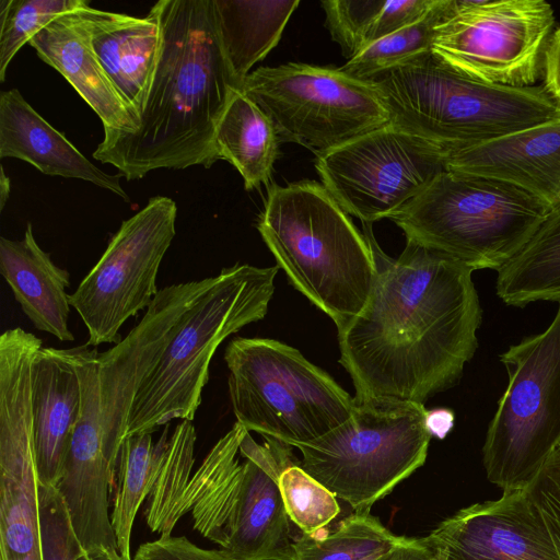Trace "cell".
<instances>
[{"label": "cell", "instance_id": "6da1fadb", "mask_svg": "<svg viewBox=\"0 0 560 560\" xmlns=\"http://www.w3.org/2000/svg\"><path fill=\"white\" fill-rule=\"evenodd\" d=\"M363 234L376 277L363 310L338 331L339 362L355 401L423 404L454 386L478 348L482 310L474 270L406 240L397 258L378 246L371 223Z\"/></svg>", "mask_w": 560, "mask_h": 560}, {"label": "cell", "instance_id": "7a4b0ae2", "mask_svg": "<svg viewBox=\"0 0 560 560\" xmlns=\"http://www.w3.org/2000/svg\"><path fill=\"white\" fill-rule=\"evenodd\" d=\"M155 71L133 130L104 135L93 158L127 180L160 168L211 167L217 125L238 89L224 55L213 0H160Z\"/></svg>", "mask_w": 560, "mask_h": 560}, {"label": "cell", "instance_id": "3957f363", "mask_svg": "<svg viewBox=\"0 0 560 560\" xmlns=\"http://www.w3.org/2000/svg\"><path fill=\"white\" fill-rule=\"evenodd\" d=\"M257 229L289 282L337 331L363 310L376 277L373 253L323 184L270 186Z\"/></svg>", "mask_w": 560, "mask_h": 560}, {"label": "cell", "instance_id": "277c9868", "mask_svg": "<svg viewBox=\"0 0 560 560\" xmlns=\"http://www.w3.org/2000/svg\"><path fill=\"white\" fill-rule=\"evenodd\" d=\"M389 122L439 144L468 147L560 118L541 85L510 86L470 78L432 49L365 79Z\"/></svg>", "mask_w": 560, "mask_h": 560}, {"label": "cell", "instance_id": "5b68a950", "mask_svg": "<svg viewBox=\"0 0 560 560\" xmlns=\"http://www.w3.org/2000/svg\"><path fill=\"white\" fill-rule=\"evenodd\" d=\"M278 270V266L235 264L214 276L213 283L182 315L142 381L125 436L152 434L175 419L194 420L217 348L266 316Z\"/></svg>", "mask_w": 560, "mask_h": 560}, {"label": "cell", "instance_id": "8992f818", "mask_svg": "<svg viewBox=\"0 0 560 560\" xmlns=\"http://www.w3.org/2000/svg\"><path fill=\"white\" fill-rule=\"evenodd\" d=\"M550 211L548 202L513 184L445 171L389 220L406 240L474 271H498L530 240Z\"/></svg>", "mask_w": 560, "mask_h": 560}, {"label": "cell", "instance_id": "52a82bcc", "mask_svg": "<svg viewBox=\"0 0 560 560\" xmlns=\"http://www.w3.org/2000/svg\"><path fill=\"white\" fill-rule=\"evenodd\" d=\"M236 422L292 447L346 422L355 399L295 348L269 338L232 339L224 352Z\"/></svg>", "mask_w": 560, "mask_h": 560}, {"label": "cell", "instance_id": "ba28073f", "mask_svg": "<svg viewBox=\"0 0 560 560\" xmlns=\"http://www.w3.org/2000/svg\"><path fill=\"white\" fill-rule=\"evenodd\" d=\"M423 404L393 399L355 401L352 416L296 448L302 468L354 512H370L427 459L431 434Z\"/></svg>", "mask_w": 560, "mask_h": 560}, {"label": "cell", "instance_id": "9c48e42d", "mask_svg": "<svg viewBox=\"0 0 560 560\" xmlns=\"http://www.w3.org/2000/svg\"><path fill=\"white\" fill-rule=\"evenodd\" d=\"M509 375L482 446L487 479L526 490L560 445V301L551 324L500 354Z\"/></svg>", "mask_w": 560, "mask_h": 560}, {"label": "cell", "instance_id": "30bf717a", "mask_svg": "<svg viewBox=\"0 0 560 560\" xmlns=\"http://www.w3.org/2000/svg\"><path fill=\"white\" fill-rule=\"evenodd\" d=\"M238 90L268 115L281 141L316 156L390 121L374 83L340 68L303 62L259 67Z\"/></svg>", "mask_w": 560, "mask_h": 560}, {"label": "cell", "instance_id": "8fae6325", "mask_svg": "<svg viewBox=\"0 0 560 560\" xmlns=\"http://www.w3.org/2000/svg\"><path fill=\"white\" fill-rule=\"evenodd\" d=\"M324 187L362 223L389 219L446 170L436 143L392 122L316 158Z\"/></svg>", "mask_w": 560, "mask_h": 560}, {"label": "cell", "instance_id": "7c38bea8", "mask_svg": "<svg viewBox=\"0 0 560 560\" xmlns=\"http://www.w3.org/2000/svg\"><path fill=\"white\" fill-rule=\"evenodd\" d=\"M432 50L459 72L488 83L534 86L555 13L544 0H455Z\"/></svg>", "mask_w": 560, "mask_h": 560}, {"label": "cell", "instance_id": "4fadbf2b", "mask_svg": "<svg viewBox=\"0 0 560 560\" xmlns=\"http://www.w3.org/2000/svg\"><path fill=\"white\" fill-rule=\"evenodd\" d=\"M176 214L173 199L152 197L121 223L98 261L69 295L88 329L89 347L119 343L121 326L156 296L160 265L176 234Z\"/></svg>", "mask_w": 560, "mask_h": 560}, {"label": "cell", "instance_id": "5bb4252c", "mask_svg": "<svg viewBox=\"0 0 560 560\" xmlns=\"http://www.w3.org/2000/svg\"><path fill=\"white\" fill-rule=\"evenodd\" d=\"M32 415V364L0 365V560H44Z\"/></svg>", "mask_w": 560, "mask_h": 560}, {"label": "cell", "instance_id": "9a60e30c", "mask_svg": "<svg viewBox=\"0 0 560 560\" xmlns=\"http://www.w3.org/2000/svg\"><path fill=\"white\" fill-rule=\"evenodd\" d=\"M258 444L246 432L236 476L223 491L224 525L217 544L235 560H294V538L278 479L292 446L273 438Z\"/></svg>", "mask_w": 560, "mask_h": 560}, {"label": "cell", "instance_id": "2e32d148", "mask_svg": "<svg viewBox=\"0 0 560 560\" xmlns=\"http://www.w3.org/2000/svg\"><path fill=\"white\" fill-rule=\"evenodd\" d=\"M447 560H560L539 509L526 490L471 504L427 536Z\"/></svg>", "mask_w": 560, "mask_h": 560}, {"label": "cell", "instance_id": "e0dca14e", "mask_svg": "<svg viewBox=\"0 0 560 560\" xmlns=\"http://www.w3.org/2000/svg\"><path fill=\"white\" fill-rule=\"evenodd\" d=\"M444 152L447 171L513 184L551 207L560 191V118Z\"/></svg>", "mask_w": 560, "mask_h": 560}, {"label": "cell", "instance_id": "ac0fdd59", "mask_svg": "<svg viewBox=\"0 0 560 560\" xmlns=\"http://www.w3.org/2000/svg\"><path fill=\"white\" fill-rule=\"evenodd\" d=\"M81 13L101 66L137 126L161 49V28L150 10L144 18L102 11L85 1Z\"/></svg>", "mask_w": 560, "mask_h": 560}, {"label": "cell", "instance_id": "d6986e66", "mask_svg": "<svg viewBox=\"0 0 560 560\" xmlns=\"http://www.w3.org/2000/svg\"><path fill=\"white\" fill-rule=\"evenodd\" d=\"M81 409L78 375L62 349L42 347L32 365L34 451L39 485L56 487Z\"/></svg>", "mask_w": 560, "mask_h": 560}, {"label": "cell", "instance_id": "ffe728a7", "mask_svg": "<svg viewBox=\"0 0 560 560\" xmlns=\"http://www.w3.org/2000/svg\"><path fill=\"white\" fill-rule=\"evenodd\" d=\"M81 7L57 18L33 36L28 44L100 117L104 135L131 131L136 128L135 119L93 50Z\"/></svg>", "mask_w": 560, "mask_h": 560}, {"label": "cell", "instance_id": "44dd1931", "mask_svg": "<svg viewBox=\"0 0 560 560\" xmlns=\"http://www.w3.org/2000/svg\"><path fill=\"white\" fill-rule=\"evenodd\" d=\"M0 158L20 159L45 175L83 179L129 199L119 174H107L88 160L16 89L0 93Z\"/></svg>", "mask_w": 560, "mask_h": 560}, {"label": "cell", "instance_id": "7402d4cb", "mask_svg": "<svg viewBox=\"0 0 560 560\" xmlns=\"http://www.w3.org/2000/svg\"><path fill=\"white\" fill-rule=\"evenodd\" d=\"M0 272L36 329L60 341L74 340L68 325L70 273L39 247L31 223L22 240L0 238Z\"/></svg>", "mask_w": 560, "mask_h": 560}, {"label": "cell", "instance_id": "603a6c76", "mask_svg": "<svg viewBox=\"0 0 560 560\" xmlns=\"http://www.w3.org/2000/svg\"><path fill=\"white\" fill-rule=\"evenodd\" d=\"M299 4V0H213L221 45L238 85L277 46Z\"/></svg>", "mask_w": 560, "mask_h": 560}, {"label": "cell", "instance_id": "cb8c5ba5", "mask_svg": "<svg viewBox=\"0 0 560 560\" xmlns=\"http://www.w3.org/2000/svg\"><path fill=\"white\" fill-rule=\"evenodd\" d=\"M279 135L268 115L238 89L234 91L214 132L219 160L241 174L246 190L268 184L279 153Z\"/></svg>", "mask_w": 560, "mask_h": 560}, {"label": "cell", "instance_id": "d4e9b609", "mask_svg": "<svg viewBox=\"0 0 560 560\" xmlns=\"http://www.w3.org/2000/svg\"><path fill=\"white\" fill-rule=\"evenodd\" d=\"M497 272L495 292L508 305L560 301V206L551 208L530 240Z\"/></svg>", "mask_w": 560, "mask_h": 560}, {"label": "cell", "instance_id": "484cf974", "mask_svg": "<svg viewBox=\"0 0 560 560\" xmlns=\"http://www.w3.org/2000/svg\"><path fill=\"white\" fill-rule=\"evenodd\" d=\"M438 0H325L320 5L331 38L352 59L377 40L425 15Z\"/></svg>", "mask_w": 560, "mask_h": 560}, {"label": "cell", "instance_id": "4316f807", "mask_svg": "<svg viewBox=\"0 0 560 560\" xmlns=\"http://www.w3.org/2000/svg\"><path fill=\"white\" fill-rule=\"evenodd\" d=\"M163 435L153 444L151 433L125 436L117 464V488L112 525L119 553L131 558V532L138 510L149 497L159 469Z\"/></svg>", "mask_w": 560, "mask_h": 560}, {"label": "cell", "instance_id": "83f0119b", "mask_svg": "<svg viewBox=\"0 0 560 560\" xmlns=\"http://www.w3.org/2000/svg\"><path fill=\"white\" fill-rule=\"evenodd\" d=\"M404 539L370 512H354L331 532L294 538V560H377Z\"/></svg>", "mask_w": 560, "mask_h": 560}, {"label": "cell", "instance_id": "f1b7e54d", "mask_svg": "<svg viewBox=\"0 0 560 560\" xmlns=\"http://www.w3.org/2000/svg\"><path fill=\"white\" fill-rule=\"evenodd\" d=\"M455 11V0H438L420 20L372 44L340 69L365 80L415 55L432 49L436 28Z\"/></svg>", "mask_w": 560, "mask_h": 560}, {"label": "cell", "instance_id": "f546056e", "mask_svg": "<svg viewBox=\"0 0 560 560\" xmlns=\"http://www.w3.org/2000/svg\"><path fill=\"white\" fill-rule=\"evenodd\" d=\"M278 483L287 514L301 534H324L340 513L337 497L306 472L296 458L281 470Z\"/></svg>", "mask_w": 560, "mask_h": 560}, {"label": "cell", "instance_id": "4dcf8cb0", "mask_svg": "<svg viewBox=\"0 0 560 560\" xmlns=\"http://www.w3.org/2000/svg\"><path fill=\"white\" fill-rule=\"evenodd\" d=\"M85 0H1L0 81L23 45L57 18L72 12Z\"/></svg>", "mask_w": 560, "mask_h": 560}, {"label": "cell", "instance_id": "1f68e13d", "mask_svg": "<svg viewBox=\"0 0 560 560\" xmlns=\"http://www.w3.org/2000/svg\"><path fill=\"white\" fill-rule=\"evenodd\" d=\"M38 505L44 560H91L58 489L38 485Z\"/></svg>", "mask_w": 560, "mask_h": 560}, {"label": "cell", "instance_id": "d6a6232c", "mask_svg": "<svg viewBox=\"0 0 560 560\" xmlns=\"http://www.w3.org/2000/svg\"><path fill=\"white\" fill-rule=\"evenodd\" d=\"M526 491L546 521L560 556V445Z\"/></svg>", "mask_w": 560, "mask_h": 560}, {"label": "cell", "instance_id": "836d02e7", "mask_svg": "<svg viewBox=\"0 0 560 560\" xmlns=\"http://www.w3.org/2000/svg\"><path fill=\"white\" fill-rule=\"evenodd\" d=\"M132 560H235L222 549H205L185 536L162 535L140 545Z\"/></svg>", "mask_w": 560, "mask_h": 560}, {"label": "cell", "instance_id": "e575fe53", "mask_svg": "<svg viewBox=\"0 0 560 560\" xmlns=\"http://www.w3.org/2000/svg\"><path fill=\"white\" fill-rule=\"evenodd\" d=\"M542 89L560 109V26L550 36L544 55Z\"/></svg>", "mask_w": 560, "mask_h": 560}, {"label": "cell", "instance_id": "d590c367", "mask_svg": "<svg viewBox=\"0 0 560 560\" xmlns=\"http://www.w3.org/2000/svg\"><path fill=\"white\" fill-rule=\"evenodd\" d=\"M441 549L434 546L429 538L405 537L393 550L377 560H440Z\"/></svg>", "mask_w": 560, "mask_h": 560}, {"label": "cell", "instance_id": "8d00e7d4", "mask_svg": "<svg viewBox=\"0 0 560 560\" xmlns=\"http://www.w3.org/2000/svg\"><path fill=\"white\" fill-rule=\"evenodd\" d=\"M455 415L448 408L427 410L425 427L431 436L444 439L454 427Z\"/></svg>", "mask_w": 560, "mask_h": 560}, {"label": "cell", "instance_id": "74e56055", "mask_svg": "<svg viewBox=\"0 0 560 560\" xmlns=\"http://www.w3.org/2000/svg\"><path fill=\"white\" fill-rule=\"evenodd\" d=\"M90 553L91 560H132L122 557L118 550L98 548Z\"/></svg>", "mask_w": 560, "mask_h": 560}, {"label": "cell", "instance_id": "f35d334b", "mask_svg": "<svg viewBox=\"0 0 560 560\" xmlns=\"http://www.w3.org/2000/svg\"><path fill=\"white\" fill-rule=\"evenodd\" d=\"M10 178L5 175L3 167L0 174V209L3 210L10 195Z\"/></svg>", "mask_w": 560, "mask_h": 560}, {"label": "cell", "instance_id": "ab89813d", "mask_svg": "<svg viewBox=\"0 0 560 560\" xmlns=\"http://www.w3.org/2000/svg\"><path fill=\"white\" fill-rule=\"evenodd\" d=\"M557 206H560V191L558 192L557 198L551 208L557 207Z\"/></svg>", "mask_w": 560, "mask_h": 560}, {"label": "cell", "instance_id": "60d3db41", "mask_svg": "<svg viewBox=\"0 0 560 560\" xmlns=\"http://www.w3.org/2000/svg\"><path fill=\"white\" fill-rule=\"evenodd\" d=\"M438 548H439V547H438ZM440 549H441V548H440ZM440 560H447V558H446V553H445V551H444L443 549H441V558H440Z\"/></svg>", "mask_w": 560, "mask_h": 560}]
</instances>
